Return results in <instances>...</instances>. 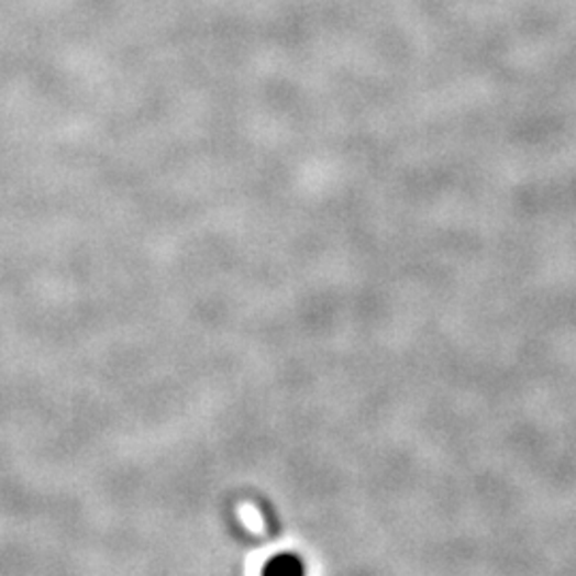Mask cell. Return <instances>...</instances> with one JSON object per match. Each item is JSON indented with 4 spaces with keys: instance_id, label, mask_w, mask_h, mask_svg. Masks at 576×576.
Returning <instances> with one entry per match:
<instances>
[{
    "instance_id": "cell-1",
    "label": "cell",
    "mask_w": 576,
    "mask_h": 576,
    "mask_svg": "<svg viewBox=\"0 0 576 576\" xmlns=\"http://www.w3.org/2000/svg\"><path fill=\"white\" fill-rule=\"evenodd\" d=\"M301 571H303V564L295 555H276L265 566V573L269 575H290V573H301Z\"/></svg>"
}]
</instances>
